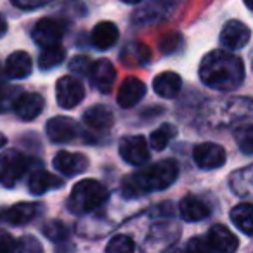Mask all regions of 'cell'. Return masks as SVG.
Instances as JSON below:
<instances>
[{
    "label": "cell",
    "instance_id": "cell-1",
    "mask_svg": "<svg viewBox=\"0 0 253 253\" xmlns=\"http://www.w3.org/2000/svg\"><path fill=\"white\" fill-rule=\"evenodd\" d=\"M200 78L213 90H236L245 80V64L229 50H211L201 59Z\"/></svg>",
    "mask_w": 253,
    "mask_h": 253
},
{
    "label": "cell",
    "instance_id": "cell-2",
    "mask_svg": "<svg viewBox=\"0 0 253 253\" xmlns=\"http://www.w3.org/2000/svg\"><path fill=\"white\" fill-rule=\"evenodd\" d=\"M179 177V163L175 160H162L139 172L126 175L122 180V194L125 198H139L142 194L163 191L170 187Z\"/></svg>",
    "mask_w": 253,
    "mask_h": 253
},
{
    "label": "cell",
    "instance_id": "cell-3",
    "mask_svg": "<svg viewBox=\"0 0 253 253\" xmlns=\"http://www.w3.org/2000/svg\"><path fill=\"white\" fill-rule=\"evenodd\" d=\"M108 200V189L95 179H84L75 184L68 198V210L71 213L85 215L97 210Z\"/></svg>",
    "mask_w": 253,
    "mask_h": 253
},
{
    "label": "cell",
    "instance_id": "cell-4",
    "mask_svg": "<svg viewBox=\"0 0 253 253\" xmlns=\"http://www.w3.org/2000/svg\"><path fill=\"white\" fill-rule=\"evenodd\" d=\"M180 238L179 224L172 220L158 222L149 229L148 236L144 238L141 246L142 253H167L175 246V243Z\"/></svg>",
    "mask_w": 253,
    "mask_h": 253
},
{
    "label": "cell",
    "instance_id": "cell-5",
    "mask_svg": "<svg viewBox=\"0 0 253 253\" xmlns=\"http://www.w3.org/2000/svg\"><path fill=\"white\" fill-rule=\"evenodd\" d=\"M28 170V158L16 149H7L0 155V184L14 187Z\"/></svg>",
    "mask_w": 253,
    "mask_h": 253
},
{
    "label": "cell",
    "instance_id": "cell-6",
    "mask_svg": "<svg viewBox=\"0 0 253 253\" xmlns=\"http://www.w3.org/2000/svg\"><path fill=\"white\" fill-rule=\"evenodd\" d=\"M64 32H66V26H64L63 21L54 18H43L37 21V25L33 26L32 39L37 45L45 49V47L59 45L64 37Z\"/></svg>",
    "mask_w": 253,
    "mask_h": 253
},
{
    "label": "cell",
    "instance_id": "cell-7",
    "mask_svg": "<svg viewBox=\"0 0 253 253\" xmlns=\"http://www.w3.org/2000/svg\"><path fill=\"white\" fill-rule=\"evenodd\" d=\"M120 156L123 162L134 167H142L149 160V144L144 135H126L120 141Z\"/></svg>",
    "mask_w": 253,
    "mask_h": 253
},
{
    "label": "cell",
    "instance_id": "cell-8",
    "mask_svg": "<svg viewBox=\"0 0 253 253\" xmlns=\"http://www.w3.org/2000/svg\"><path fill=\"white\" fill-rule=\"evenodd\" d=\"M85 97V88L78 78L66 75L61 77L56 84V99L57 104L64 109H71L78 106Z\"/></svg>",
    "mask_w": 253,
    "mask_h": 253
},
{
    "label": "cell",
    "instance_id": "cell-9",
    "mask_svg": "<svg viewBox=\"0 0 253 253\" xmlns=\"http://www.w3.org/2000/svg\"><path fill=\"white\" fill-rule=\"evenodd\" d=\"M193 158L200 169L203 170H215L224 167L227 155L225 149L220 144H213V142H203V144H196L193 149Z\"/></svg>",
    "mask_w": 253,
    "mask_h": 253
},
{
    "label": "cell",
    "instance_id": "cell-10",
    "mask_svg": "<svg viewBox=\"0 0 253 253\" xmlns=\"http://www.w3.org/2000/svg\"><path fill=\"white\" fill-rule=\"evenodd\" d=\"M45 134L49 141L63 144V142H70L75 137H78L80 128H78V123L68 116H54L47 122Z\"/></svg>",
    "mask_w": 253,
    "mask_h": 253
},
{
    "label": "cell",
    "instance_id": "cell-11",
    "mask_svg": "<svg viewBox=\"0 0 253 253\" xmlns=\"http://www.w3.org/2000/svg\"><path fill=\"white\" fill-rule=\"evenodd\" d=\"M252 32L245 23L231 19L224 25L220 32V45L225 50H239L250 42Z\"/></svg>",
    "mask_w": 253,
    "mask_h": 253
},
{
    "label": "cell",
    "instance_id": "cell-12",
    "mask_svg": "<svg viewBox=\"0 0 253 253\" xmlns=\"http://www.w3.org/2000/svg\"><path fill=\"white\" fill-rule=\"evenodd\" d=\"M92 85L102 94H109L116 80V70L109 59H97L92 63L90 71L87 75Z\"/></svg>",
    "mask_w": 253,
    "mask_h": 253
},
{
    "label": "cell",
    "instance_id": "cell-13",
    "mask_svg": "<svg viewBox=\"0 0 253 253\" xmlns=\"http://www.w3.org/2000/svg\"><path fill=\"white\" fill-rule=\"evenodd\" d=\"M54 169L66 177H73L88 169V158L82 153L59 151L54 156Z\"/></svg>",
    "mask_w": 253,
    "mask_h": 253
},
{
    "label": "cell",
    "instance_id": "cell-14",
    "mask_svg": "<svg viewBox=\"0 0 253 253\" xmlns=\"http://www.w3.org/2000/svg\"><path fill=\"white\" fill-rule=\"evenodd\" d=\"M43 106H45V101H43V97L40 94H37V92H21L19 97L16 99L12 109L21 120L32 122L43 111Z\"/></svg>",
    "mask_w": 253,
    "mask_h": 253
},
{
    "label": "cell",
    "instance_id": "cell-15",
    "mask_svg": "<svg viewBox=\"0 0 253 253\" xmlns=\"http://www.w3.org/2000/svg\"><path fill=\"white\" fill-rule=\"evenodd\" d=\"M207 241L211 246V250L218 253H234L239 246L238 238L222 224L211 225L207 234Z\"/></svg>",
    "mask_w": 253,
    "mask_h": 253
},
{
    "label": "cell",
    "instance_id": "cell-16",
    "mask_svg": "<svg viewBox=\"0 0 253 253\" xmlns=\"http://www.w3.org/2000/svg\"><path fill=\"white\" fill-rule=\"evenodd\" d=\"M144 95H146L144 82H141L135 77H128L120 85L116 101H118V104L122 106L123 109H128V108H134L135 104H139Z\"/></svg>",
    "mask_w": 253,
    "mask_h": 253
},
{
    "label": "cell",
    "instance_id": "cell-17",
    "mask_svg": "<svg viewBox=\"0 0 253 253\" xmlns=\"http://www.w3.org/2000/svg\"><path fill=\"white\" fill-rule=\"evenodd\" d=\"M40 211H42V205L40 203H16L12 207H9L7 210L2 211L0 218L7 222V224L23 225L39 217Z\"/></svg>",
    "mask_w": 253,
    "mask_h": 253
},
{
    "label": "cell",
    "instance_id": "cell-18",
    "mask_svg": "<svg viewBox=\"0 0 253 253\" xmlns=\"http://www.w3.org/2000/svg\"><path fill=\"white\" fill-rule=\"evenodd\" d=\"M118 37H120V32L115 23L102 21L94 26V30H92V33H90V42L97 50H108L115 45Z\"/></svg>",
    "mask_w": 253,
    "mask_h": 253
},
{
    "label": "cell",
    "instance_id": "cell-19",
    "mask_svg": "<svg viewBox=\"0 0 253 253\" xmlns=\"http://www.w3.org/2000/svg\"><path fill=\"white\" fill-rule=\"evenodd\" d=\"M179 213L180 218L186 222H200L210 215V208H208V205L203 200L193 196V194H187L180 201Z\"/></svg>",
    "mask_w": 253,
    "mask_h": 253
},
{
    "label": "cell",
    "instance_id": "cell-20",
    "mask_svg": "<svg viewBox=\"0 0 253 253\" xmlns=\"http://www.w3.org/2000/svg\"><path fill=\"white\" fill-rule=\"evenodd\" d=\"M153 88L163 99H173L182 88V78L173 71H163L153 80Z\"/></svg>",
    "mask_w": 253,
    "mask_h": 253
},
{
    "label": "cell",
    "instance_id": "cell-21",
    "mask_svg": "<svg viewBox=\"0 0 253 253\" xmlns=\"http://www.w3.org/2000/svg\"><path fill=\"white\" fill-rule=\"evenodd\" d=\"M84 122L94 130H109L115 123V115L108 106L95 104L84 113Z\"/></svg>",
    "mask_w": 253,
    "mask_h": 253
},
{
    "label": "cell",
    "instance_id": "cell-22",
    "mask_svg": "<svg viewBox=\"0 0 253 253\" xmlns=\"http://www.w3.org/2000/svg\"><path fill=\"white\" fill-rule=\"evenodd\" d=\"M63 179L45 170H37L33 172V175L30 177V193L35 194V196H42V194L49 193L52 189H59L63 187Z\"/></svg>",
    "mask_w": 253,
    "mask_h": 253
},
{
    "label": "cell",
    "instance_id": "cell-23",
    "mask_svg": "<svg viewBox=\"0 0 253 253\" xmlns=\"http://www.w3.org/2000/svg\"><path fill=\"white\" fill-rule=\"evenodd\" d=\"M229 186L239 198H253V165L232 172L229 177Z\"/></svg>",
    "mask_w": 253,
    "mask_h": 253
},
{
    "label": "cell",
    "instance_id": "cell-24",
    "mask_svg": "<svg viewBox=\"0 0 253 253\" xmlns=\"http://www.w3.org/2000/svg\"><path fill=\"white\" fill-rule=\"evenodd\" d=\"M32 57L25 50H16L5 61V73L9 78H26L32 73Z\"/></svg>",
    "mask_w": 253,
    "mask_h": 253
},
{
    "label": "cell",
    "instance_id": "cell-25",
    "mask_svg": "<svg viewBox=\"0 0 253 253\" xmlns=\"http://www.w3.org/2000/svg\"><path fill=\"white\" fill-rule=\"evenodd\" d=\"M231 222L245 236H253V203H239L231 210Z\"/></svg>",
    "mask_w": 253,
    "mask_h": 253
},
{
    "label": "cell",
    "instance_id": "cell-26",
    "mask_svg": "<svg viewBox=\"0 0 253 253\" xmlns=\"http://www.w3.org/2000/svg\"><path fill=\"white\" fill-rule=\"evenodd\" d=\"M225 115L229 113L231 120H239V118H250L253 116V101L246 97H234L225 101Z\"/></svg>",
    "mask_w": 253,
    "mask_h": 253
},
{
    "label": "cell",
    "instance_id": "cell-27",
    "mask_svg": "<svg viewBox=\"0 0 253 253\" xmlns=\"http://www.w3.org/2000/svg\"><path fill=\"white\" fill-rule=\"evenodd\" d=\"M175 135H177L175 126H173L172 123H163V125H160L158 128L153 132L151 137H149L151 148L156 149V151H163Z\"/></svg>",
    "mask_w": 253,
    "mask_h": 253
},
{
    "label": "cell",
    "instance_id": "cell-28",
    "mask_svg": "<svg viewBox=\"0 0 253 253\" xmlns=\"http://www.w3.org/2000/svg\"><path fill=\"white\" fill-rule=\"evenodd\" d=\"M64 57H66V50L61 45L45 47L39 57V66H40V70H43V71L52 70V68L59 66V64L63 63Z\"/></svg>",
    "mask_w": 253,
    "mask_h": 253
},
{
    "label": "cell",
    "instance_id": "cell-29",
    "mask_svg": "<svg viewBox=\"0 0 253 253\" xmlns=\"http://www.w3.org/2000/svg\"><path fill=\"white\" fill-rule=\"evenodd\" d=\"M149 56H151V52H149V49L144 45V43H128V45L123 49L122 52V59L125 64H142V63H148L149 61Z\"/></svg>",
    "mask_w": 253,
    "mask_h": 253
},
{
    "label": "cell",
    "instance_id": "cell-30",
    "mask_svg": "<svg viewBox=\"0 0 253 253\" xmlns=\"http://www.w3.org/2000/svg\"><path fill=\"white\" fill-rule=\"evenodd\" d=\"M234 141L239 151L245 155H253V123L238 126L234 130Z\"/></svg>",
    "mask_w": 253,
    "mask_h": 253
},
{
    "label": "cell",
    "instance_id": "cell-31",
    "mask_svg": "<svg viewBox=\"0 0 253 253\" xmlns=\"http://www.w3.org/2000/svg\"><path fill=\"white\" fill-rule=\"evenodd\" d=\"M135 243L130 236L126 234H116L106 245V253H134Z\"/></svg>",
    "mask_w": 253,
    "mask_h": 253
},
{
    "label": "cell",
    "instance_id": "cell-32",
    "mask_svg": "<svg viewBox=\"0 0 253 253\" xmlns=\"http://www.w3.org/2000/svg\"><path fill=\"white\" fill-rule=\"evenodd\" d=\"M43 236L47 239H50L52 243H64L70 236V231L64 225V222L61 220H49L45 225H43Z\"/></svg>",
    "mask_w": 253,
    "mask_h": 253
},
{
    "label": "cell",
    "instance_id": "cell-33",
    "mask_svg": "<svg viewBox=\"0 0 253 253\" xmlns=\"http://www.w3.org/2000/svg\"><path fill=\"white\" fill-rule=\"evenodd\" d=\"M19 87H11L7 84H0V111H9L14 108L16 99L19 97Z\"/></svg>",
    "mask_w": 253,
    "mask_h": 253
},
{
    "label": "cell",
    "instance_id": "cell-34",
    "mask_svg": "<svg viewBox=\"0 0 253 253\" xmlns=\"http://www.w3.org/2000/svg\"><path fill=\"white\" fill-rule=\"evenodd\" d=\"M184 45V39L180 33L173 32V33H169V35H165L162 39V42H160V50H162L163 54H167V56H170V54H177L180 49H182Z\"/></svg>",
    "mask_w": 253,
    "mask_h": 253
},
{
    "label": "cell",
    "instance_id": "cell-35",
    "mask_svg": "<svg viewBox=\"0 0 253 253\" xmlns=\"http://www.w3.org/2000/svg\"><path fill=\"white\" fill-rule=\"evenodd\" d=\"M12 253H43V248L35 236H23L19 241H16Z\"/></svg>",
    "mask_w": 253,
    "mask_h": 253
},
{
    "label": "cell",
    "instance_id": "cell-36",
    "mask_svg": "<svg viewBox=\"0 0 253 253\" xmlns=\"http://www.w3.org/2000/svg\"><path fill=\"white\" fill-rule=\"evenodd\" d=\"M90 66H92V61L87 56H75L70 61V71H73L77 75H85L87 77L88 71H90Z\"/></svg>",
    "mask_w": 253,
    "mask_h": 253
},
{
    "label": "cell",
    "instance_id": "cell-37",
    "mask_svg": "<svg viewBox=\"0 0 253 253\" xmlns=\"http://www.w3.org/2000/svg\"><path fill=\"white\" fill-rule=\"evenodd\" d=\"M186 253H213L211 246L208 245V241L205 238H193L189 243H187Z\"/></svg>",
    "mask_w": 253,
    "mask_h": 253
},
{
    "label": "cell",
    "instance_id": "cell-38",
    "mask_svg": "<svg viewBox=\"0 0 253 253\" xmlns=\"http://www.w3.org/2000/svg\"><path fill=\"white\" fill-rule=\"evenodd\" d=\"M16 248V239L7 231L0 229V253H12Z\"/></svg>",
    "mask_w": 253,
    "mask_h": 253
},
{
    "label": "cell",
    "instance_id": "cell-39",
    "mask_svg": "<svg viewBox=\"0 0 253 253\" xmlns=\"http://www.w3.org/2000/svg\"><path fill=\"white\" fill-rule=\"evenodd\" d=\"M12 4L19 9H25V11H32V9H39L43 5L50 4L52 0H11Z\"/></svg>",
    "mask_w": 253,
    "mask_h": 253
},
{
    "label": "cell",
    "instance_id": "cell-40",
    "mask_svg": "<svg viewBox=\"0 0 253 253\" xmlns=\"http://www.w3.org/2000/svg\"><path fill=\"white\" fill-rule=\"evenodd\" d=\"M7 33V21H5V18L2 14H0V39Z\"/></svg>",
    "mask_w": 253,
    "mask_h": 253
},
{
    "label": "cell",
    "instance_id": "cell-41",
    "mask_svg": "<svg viewBox=\"0 0 253 253\" xmlns=\"http://www.w3.org/2000/svg\"><path fill=\"white\" fill-rule=\"evenodd\" d=\"M7 78L9 77H7V73H5V70L2 66H0V84H7V82H5Z\"/></svg>",
    "mask_w": 253,
    "mask_h": 253
},
{
    "label": "cell",
    "instance_id": "cell-42",
    "mask_svg": "<svg viewBox=\"0 0 253 253\" xmlns=\"http://www.w3.org/2000/svg\"><path fill=\"white\" fill-rule=\"evenodd\" d=\"M5 144H7V139H5V135H4V134H0V149L4 148Z\"/></svg>",
    "mask_w": 253,
    "mask_h": 253
},
{
    "label": "cell",
    "instance_id": "cell-43",
    "mask_svg": "<svg viewBox=\"0 0 253 253\" xmlns=\"http://www.w3.org/2000/svg\"><path fill=\"white\" fill-rule=\"evenodd\" d=\"M245 5H246V7L250 9V11L253 12V0H245Z\"/></svg>",
    "mask_w": 253,
    "mask_h": 253
},
{
    "label": "cell",
    "instance_id": "cell-44",
    "mask_svg": "<svg viewBox=\"0 0 253 253\" xmlns=\"http://www.w3.org/2000/svg\"><path fill=\"white\" fill-rule=\"evenodd\" d=\"M123 4H139V2H142V0H122Z\"/></svg>",
    "mask_w": 253,
    "mask_h": 253
},
{
    "label": "cell",
    "instance_id": "cell-45",
    "mask_svg": "<svg viewBox=\"0 0 253 253\" xmlns=\"http://www.w3.org/2000/svg\"><path fill=\"white\" fill-rule=\"evenodd\" d=\"M175 253H186V252H184V250H177Z\"/></svg>",
    "mask_w": 253,
    "mask_h": 253
},
{
    "label": "cell",
    "instance_id": "cell-46",
    "mask_svg": "<svg viewBox=\"0 0 253 253\" xmlns=\"http://www.w3.org/2000/svg\"><path fill=\"white\" fill-rule=\"evenodd\" d=\"M252 68H253V64H252Z\"/></svg>",
    "mask_w": 253,
    "mask_h": 253
}]
</instances>
